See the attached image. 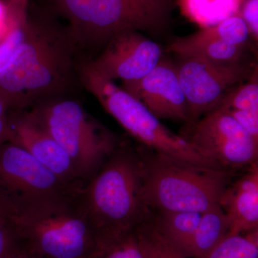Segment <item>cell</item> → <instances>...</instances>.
<instances>
[{"instance_id": "6da1fadb", "label": "cell", "mask_w": 258, "mask_h": 258, "mask_svg": "<svg viewBox=\"0 0 258 258\" xmlns=\"http://www.w3.org/2000/svg\"><path fill=\"white\" fill-rule=\"evenodd\" d=\"M47 17L28 13L23 40L0 71V97L9 111L48 99L63 91L72 79L76 47L67 29Z\"/></svg>"}, {"instance_id": "7a4b0ae2", "label": "cell", "mask_w": 258, "mask_h": 258, "mask_svg": "<svg viewBox=\"0 0 258 258\" xmlns=\"http://www.w3.org/2000/svg\"><path fill=\"white\" fill-rule=\"evenodd\" d=\"M79 198L96 235L132 232L154 214L144 198L139 153L122 144L83 184Z\"/></svg>"}, {"instance_id": "3957f363", "label": "cell", "mask_w": 258, "mask_h": 258, "mask_svg": "<svg viewBox=\"0 0 258 258\" xmlns=\"http://www.w3.org/2000/svg\"><path fill=\"white\" fill-rule=\"evenodd\" d=\"M79 190L10 213L8 220L20 243L40 258H88L97 234L80 202Z\"/></svg>"}, {"instance_id": "277c9868", "label": "cell", "mask_w": 258, "mask_h": 258, "mask_svg": "<svg viewBox=\"0 0 258 258\" xmlns=\"http://www.w3.org/2000/svg\"><path fill=\"white\" fill-rule=\"evenodd\" d=\"M140 155L144 200L153 212L203 213L219 205L231 174L153 151Z\"/></svg>"}, {"instance_id": "5b68a950", "label": "cell", "mask_w": 258, "mask_h": 258, "mask_svg": "<svg viewBox=\"0 0 258 258\" xmlns=\"http://www.w3.org/2000/svg\"><path fill=\"white\" fill-rule=\"evenodd\" d=\"M67 23L75 46L101 45L120 32H157L169 23L174 0H47Z\"/></svg>"}, {"instance_id": "8992f818", "label": "cell", "mask_w": 258, "mask_h": 258, "mask_svg": "<svg viewBox=\"0 0 258 258\" xmlns=\"http://www.w3.org/2000/svg\"><path fill=\"white\" fill-rule=\"evenodd\" d=\"M77 74L83 86L96 97L106 111L140 143L154 152L189 164L225 169L199 154L182 136L166 128L130 93L113 81L97 74L88 61L79 64Z\"/></svg>"}, {"instance_id": "52a82bcc", "label": "cell", "mask_w": 258, "mask_h": 258, "mask_svg": "<svg viewBox=\"0 0 258 258\" xmlns=\"http://www.w3.org/2000/svg\"><path fill=\"white\" fill-rule=\"evenodd\" d=\"M30 111L67 153L83 184L120 144L74 100L50 98L34 105Z\"/></svg>"}, {"instance_id": "ba28073f", "label": "cell", "mask_w": 258, "mask_h": 258, "mask_svg": "<svg viewBox=\"0 0 258 258\" xmlns=\"http://www.w3.org/2000/svg\"><path fill=\"white\" fill-rule=\"evenodd\" d=\"M82 186L64 181L14 144L0 147V203L9 215L40 200L76 192Z\"/></svg>"}, {"instance_id": "9c48e42d", "label": "cell", "mask_w": 258, "mask_h": 258, "mask_svg": "<svg viewBox=\"0 0 258 258\" xmlns=\"http://www.w3.org/2000/svg\"><path fill=\"white\" fill-rule=\"evenodd\" d=\"M189 123L191 132L182 137L199 154L222 169L249 166L257 161L258 142L227 110L215 108Z\"/></svg>"}, {"instance_id": "30bf717a", "label": "cell", "mask_w": 258, "mask_h": 258, "mask_svg": "<svg viewBox=\"0 0 258 258\" xmlns=\"http://www.w3.org/2000/svg\"><path fill=\"white\" fill-rule=\"evenodd\" d=\"M176 68L187 104L189 123H192L217 108L226 93L247 81L257 66L246 62L220 63L181 57Z\"/></svg>"}, {"instance_id": "8fae6325", "label": "cell", "mask_w": 258, "mask_h": 258, "mask_svg": "<svg viewBox=\"0 0 258 258\" xmlns=\"http://www.w3.org/2000/svg\"><path fill=\"white\" fill-rule=\"evenodd\" d=\"M161 55L159 44L138 31L128 30L112 37L101 55L88 62L101 77L126 83L147 76L159 63Z\"/></svg>"}, {"instance_id": "7c38bea8", "label": "cell", "mask_w": 258, "mask_h": 258, "mask_svg": "<svg viewBox=\"0 0 258 258\" xmlns=\"http://www.w3.org/2000/svg\"><path fill=\"white\" fill-rule=\"evenodd\" d=\"M7 142L21 147L70 184H83L67 153L31 111L8 112Z\"/></svg>"}, {"instance_id": "4fadbf2b", "label": "cell", "mask_w": 258, "mask_h": 258, "mask_svg": "<svg viewBox=\"0 0 258 258\" xmlns=\"http://www.w3.org/2000/svg\"><path fill=\"white\" fill-rule=\"evenodd\" d=\"M122 88L159 119L189 122L176 64L170 61L161 58L147 76L139 81L123 83Z\"/></svg>"}, {"instance_id": "5bb4252c", "label": "cell", "mask_w": 258, "mask_h": 258, "mask_svg": "<svg viewBox=\"0 0 258 258\" xmlns=\"http://www.w3.org/2000/svg\"><path fill=\"white\" fill-rule=\"evenodd\" d=\"M219 205L229 220L228 234L244 235L258 230V161L222 194Z\"/></svg>"}, {"instance_id": "9a60e30c", "label": "cell", "mask_w": 258, "mask_h": 258, "mask_svg": "<svg viewBox=\"0 0 258 258\" xmlns=\"http://www.w3.org/2000/svg\"><path fill=\"white\" fill-rule=\"evenodd\" d=\"M246 47L217 39L200 37L194 33L176 39L168 45L167 50L180 57H198L220 63H237L245 62Z\"/></svg>"}, {"instance_id": "2e32d148", "label": "cell", "mask_w": 258, "mask_h": 258, "mask_svg": "<svg viewBox=\"0 0 258 258\" xmlns=\"http://www.w3.org/2000/svg\"><path fill=\"white\" fill-rule=\"evenodd\" d=\"M229 220L220 205L202 213L201 219L193 235L176 249L186 258H199L213 249L229 232Z\"/></svg>"}, {"instance_id": "e0dca14e", "label": "cell", "mask_w": 258, "mask_h": 258, "mask_svg": "<svg viewBox=\"0 0 258 258\" xmlns=\"http://www.w3.org/2000/svg\"><path fill=\"white\" fill-rule=\"evenodd\" d=\"M244 0H176L180 12L200 28L237 14Z\"/></svg>"}, {"instance_id": "ac0fdd59", "label": "cell", "mask_w": 258, "mask_h": 258, "mask_svg": "<svg viewBox=\"0 0 258 258\" xmlns=\"http://www.w3.org/2000/svg\"><path fill=\"white\" fill-rule=\"evenodd\" d=\"M201 216L199 212H160L153 214L151 221L159 233L178 249L193 235Z\"/></svg>"}, {"instance_id": "d6986e66", "label": "cell", "mask_w": 258, "mask_h": 258, "mask_svg": "<svg viewBox=\"0 0 258 258\" xmlns=\"http://www.w3.org/2000/svg\"><path fill=\"white\" fill-rule=\"evenodd\" d=\"M88 258H143L136 230L120 235H96Z\"/></svg>"}, {"instance_id": "ffe728a7", "label": "cell", "mask_w": 258, "mask_h": 258, "mask_svg": "<svg viewBox=\"0 0 258 258\" xmlns=\"http://www.w3.org/2000/svg\"><path fill=\"white\" fill-rule=\"evenodd\" d=\"M199 258H258V230L244 235L227 234L210 252Z\"/></svg>"}, {"instance_id": "44dd1931", "label": "cell", "mask_w": 258, "mask_h": 258, "mask_svg": "<svg viewBox=\"0 0 258 258\" xmlns=\"http://www.w3.org/2000/svg\"><path fill=\"white\" fill-rule=\"evenodd\" d=\"M195 33L200 37L217 39L239 46H247L250 37L238 13L211 26L200 28Z\"/></svg>"}, {"instance_id": "7402d4cb", "label": "cell", "mask_w": 258, "mask_h": 258, "mask_svg": "<svg viewBox=\"0 0 258 258\" xmlns=\"http://www.w3.org/2000/svg\"><path fill=\"white\" fill-rule=\"evenodd\" d=\"M217 108L229 111L258 112L257 67L247 81L226 93Z\"/></svg>"}, {"instance_id": "603a6c76", "label": "cell", "mask_w": 258, "mask_h": 258, "mask_svg": "<svg viewBox=\"0 0 258 258\" xmlns=\"http://www.w3.org/2000/svg\"><path fill=\"white\" fill-rule=\"evenodd\" d=\"M151 220L136 229L143 258H186L159 233Z\"/></svg>"}, {"instance_id": "cb8c5ba5", "label": "cell", "mask_w": 258, "mask_h": 258, "mask_svg": "<svg viewBox=\"0 0 258 258\" xmlns=\"http://www.w3.org/2000/svg\"><path fill=\"white\" fill-rule=\"evenodd\" d=\"M28 10L12 5L8 0H0V43L13 28L16 20Z\"/></svg>"}, {"instance_id": "d4e9b609", "label": "cell", "mask_w": 258, "mask_h": 258, "mask_svg": "<svg viewBox=\"0 0 258 258\" xmlns=\"http://www.w3.org/2000/svg\"><path fill=\"white\" fill-rule=\"evenodd\" d=\"M20 244L8 218L0 219V258L9 257Z\"/></svg>"}, {"instance_id": "484cf974", "label": "cell", "mask_w": 258, "mask_h": 258, "mask_svg": "<svg viewBox=\"0 0 258 258\" xmlns=\"http://www.w3.org/2000/svg\"><path fill=\"white\" fill-rule=\"evenodd\" d=\"M250 37L258 39V0H244L238 12Z\"/></svg>"}, {"instance_id": "4316f807", "label": "cell", "mask_w": 258, "mask_h": 258, "mask_svg": "<svg viewBox=\"0 0 258 258\" xmlns=\"http://www.w3.org/2000/svg\"><path fill=\"white\" fill-rule=\"evenodd\" d=\"M227 111L252 138L258 142V112Z\"/></svg>"}, {"instance_id": "83f0119b", "label": "cell", "mask_w": 258, "mask_h": 258, "mask_svg": "<svg viewBox=\"0 0 258 258\" xmlns=\"http://www.w3.org/2000/svg\"><path fill=\"white\" fill-rule=\"evenodd\" d=\"M9 112L4 100L0 97V147L7 142V120Z\"/></svg>"}, {"instance_id": "f1b7e54d", "label": "cell", "mask_w": 258, "mask_h": 258, "mask_svg": "<svg viewBox=\"0 0 258 258\" xmlns=\"http://www.w3.org/2000/svg\"><path fill=\"white\" fill-rule=\"evenodd\" d=\"M8 258H40L35 254H32L31 252L28 250L26 247H24L20 244V247L17 249L14 253L12 254Z\"/></svg>"}, {"instance_id": "f546056e", "label": "cell", "mask_w": 258, "mask_h": 258, "mask_svg": "<svg viewBox=\"0 0 258 258\" xmlns=\"http://www.w3.org/2000/svg\"><path fill=\"white\" fill-rule=\"evenodd\" d=\"M9 212L3 203H0V219L8 218Z\"/></svg>"}, {"instance_id": "4dcf8cb0", "label": "cell", "mask_w": 258, "mask_h": 258, "mask_svg": "<svg viewBox=\"0 0 258 258\" xmlns=\"http://www.w3.org/2000/svg\"><path fill=\"white\" fill-rule=\"evenodd\" d=\"M13 4L22 5V6H28L31 0H9Z\"/></svg>"}]
</instances>
